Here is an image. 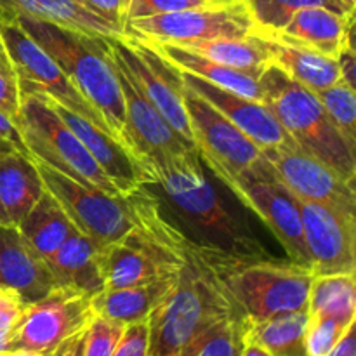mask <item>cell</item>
<instances>
[{"instance_id":"cell-3","label":"cell","mask_w":356,"mask_h":356,"mask_svg":"<svg viewBox=\"0 0 356 356\" xmlns=\"http://www.w3.org/2000/svg\"><path fill=\"white\" fill-rule=\"evenodd\" d=\"M10 19H16L54 59L80 94L103 115L110 125L111 134L127 146L124 96L108 47V38L90 37L82 31L26 16H14Z\"/></svg>"},{"instance_id":"cell-37","label":"cell","mask_w":356,"mask_h":356,"mask_svg":"<svg viewBox=\"0 0 356 356\" xmlns=\"http://www.w3.org/2000/svg\"><path fill=\"white\" fill-rule=\"evenodd\" d=\"M24 301L16 291L0 287V353L10 351L14 332L23 315Z\"/></svg>"},{"instance_id":"cell-19","label":"cell","mask_w":356,"mask_h":356,"mask_svg":"<svg viewBox=\"0 0 356 356\" xmlns=\"http://www.w3.org/2000/svg\"><path fill=\"white\" fill-rule=\"evenodd\" d=\"M353 21L355 14L344 16L325 7H302L280 31L266 37L305 45L330 58H337L344 45H355Z\"/></svg>"},{"instance_id":"cell-40","label":"cell","mask_w":356,"mask_h":356,"mask_svg":"<svg viewBox=\"0 0 356 356\" xmlns=\"http://www.w3.org/2000/svg\"><path fill=\"white\" fill-rule=\"evenodd\" d=\"M0 149H10V152H17L21 155L28 156L33 160L31 153L28 152L26 145H24L21 132L17 125L14 124L13 118L7 117L3 111H0ZM35 162V160H33Z\"/></svg>"},{"instance_id":"cell-10","label":"cell","mask_w":356,"mask_h":356,"mask_svg":"<svg viewBox=\"0 0 356 356\" xmlns=\"http://www.w3.org/2000/svg\"><path fill=\"white\" fill-rule=\"evenodd\" d=\"M254 33H257L256 23L243 0L222 6L207 3L156 16L136 17L124 23V37L176 45L216 38H242Z\"/></svg>"},{"instance_id":"cell-35","label":"cell","mask_w":356,"mask_h":356,"mask_svg":"<svg viewBox=\"0 0 356 356\" xmlns=\"http://www.w3.org/2000/svg\"><path fill=\"white\" fill-rule=\"evenodd\" d=\"M350 325H343L337 320L325 318V316H309L308 330H306L308 356H327Z\"/></svg>"},{"instance_id":"cell-27","label":"cell","mask_w":356,"mask_h":356,"mask_svg":"<svg viewBox=\"0 0 356 356\" xmlns=\"http://www.w3.org/2000/svg\"><path fill=\"white\" fill-rule=\"evenodd\" d=\"M17 232L33 256L47 261L75 232V226L72 225L56 198L45 190L37 204L17 225Z\"/></svg>"},{"instance_id":"cell-16","label":"cell","mask_w":356,"mask_h":356,"mask_svg":"<svg viewBox=\"0 0 356 356\" xmlns=\"http://www.w3.org/2000/svg\"><path fill=\"white\" fill-rule=\"evenodd\" d=\"M42 99V97H40ZM47 101V99H44ZM61 120L73 131V134L83 143L87 152L92 155L97 165L101 167L108 179L115 184L122 197H127L132 191L141 186L155 184V174L127 148L122 145L117 138L108 132L101 131L89 120L82 118L73 111L65 110L59 104L47 101Z\"/></svg>"},{"instance_id":"cell-44","label":"cell","mask_w":356,"mask_h":356,"mask_svg":"<svg viewBox=\"0 0 356 356\" xmlns=\"http://www.w3.org/2000/svg\"><path fill=\"white\" fill-rule=\"evenodd\" d=\"M86 330V329H83ZM83 330L73 334L72 337L63 341L49 356H82L83 353Z\"/></svg>"},{"instance_id":"cell-14","label":"cell","mask_w":356,"mask_h":356,"mask_svg":"<svg viewBox=\"0 0 356 356\" xmlns=\"http://www.w3.org/2000/svg\"><path fill=\"white\" fill-rule=\"evenodd\" d=\"M183 99L204 167L242 174L261 159V148L249 136L184 83Z\"/></svg>"},{"instance_id":"cell-42","label":"cell","mask_w":356,"mask_h":356,"mask_svg":"<svg viewBox=\"0 0 356 356\" xmlns=\"http://www.w3.org/2000/svg\"><path fill=\"white\" fill-rule=\"evenodd\" d=\"M336 59H337V66H339L341 80L355 89V66H356L355 45L351 44L344 45V47L341 49L339 54H337Z\"/></svg>"},{"instance_id":"cell-7","label":"cell","mask_w":356,"mask_h":356,"mask_svg":"<svg viewBox=\"0 0 356 356\" xmlns=\"http://www.w3.org/2000/svg\"><path fill=\"white\" fill-rule=\"evenodd\" d=\"M35 165L44 188L61 205L76 232L97 245L118 242L139 222L138 190L127 197H111L97 188L89 190L37 160Z\"/></svg>"},{"instance_id":"cell-21","label":"cell","mask_w":356,"mask_h":356,"mask_svg":"<svg viewBox=\"0 0 356 356\" xmlns=\"http://www.w3.org/2000/svg\"><path fill=\"white\" fill-rule=\"evenodd\" d=\"M101 249L94 240L75 232L65 243L45 261L56 287L94 298L104 291V277L101 270Z\"/></svg>"},{"instance_id":"cell-11","label":"cell","mask_w":356,"mask_h":356,"mask_svg":"<svg viewBox=\"0 0 356 356\" xmlns=\"http://www.w3.org/2000/svg\"><path fill=\"white\" fill-rule=\"evenodd\" d=\"M108 45L115 58L125 70L138 89L148 97L149 103L160 111L170 127L191 146L195 145L190 118L183 99V82L179 72L172 65L160 58L145 42L131 37L108 38Z\"/></svg>"},{"instance_id":"cell-28","label":"cell","mask_w":356,"mask_h":356,"mask_svg":"<svg viewBox=\"0 0 356 356\" xmlns=\"http://www.w3.org/2000/svg\"><path fill=\"white\" fill-rule=\"evenodd\" d=\"M184 49L204 54L221 65L245 72L259 79L263 70L271 65V54L268 49L266 38L259 33L242 38H216V40L190 42L181 45Z\"/></svg>"},{"instance_id":"cell-25","label":"cell","mask_w":356,"mask_h":356,"mask_svg":"<svg viewBox=\"0 0 356 356\" xmlns=\"http://www.w3.org/2000/svg\"><path fill=\"white\" fill-rule=\"evenodd\" d=\"M176 277L177 273L148 282V284L99 292L90 299L92 313L124 323V325L145 322L148 320L149 313L165 299L170 289L174 287Z\"/></svg>"},{"instance_id":"cell-33","label":"cell","mask_w":356,"mask_h":356,"mask_svg":"<svg viewBox=\"0 0 356 356\" xmlns=\"http://www.w3.org/2000/svg\"><path fill=\"white\" fill-rule=\"evenodd\" d=\"M124 323L92 315L89 325L83 330L82 356H111L124 334Z\"/></svg>"},{"instance_id":"cell-5","label":"cell","mask_w":356,"mask_h":356,"mask_svg":"<svg viewBox=\"0 0 356 356\" xmlns=\"http://www.w3.org/2000/svg\"><path fill=\"white\" fill-rule=\"evenodd\" d=\"M263 103L270 108L298 148L322 160L341 179L355 186L356 148L334 127L313 90L292 80L277 65L259 75Z\"/></svg>"},{"instance_id":"cell-29","label":"cell","mask_w":356,"mask_h":356,"mask_svg":"<svg viewBox=\"0 0 356 356\" xmlns=\"http://www.w3.org/2000/svg\"><path fill=\"white\" fill-rule=\"evenodd\" d=\"M308 309L282 313L261 322L249 320L247 337L266 348L273 356H308Z\"/></svg>"},{"instance_id":"cell-26","label":"cell","mask_w":356,"mask_h":356,"mask_svg":"<svg viewBox=\"0 0 356 356\" xmlns=\"http://www.w3.org/2000/svg\"><path fill=\"white\" fill-rule=\"evenodd\" d=\"M261 37L266 38L271 63L284 70L292 80L305 86L306 89L318 92L341 80L336 58H330L305 45L282 42L266 35H261Z\"/></svg>"},{"instance_id":"cell-48","label":"cell","mask_w":356,"mask_h":356,"mask_svg":"<svg viewBox=\"0 0 356 356\" xmlns=\"http://www.w3.org/2000/svg\"><path fill=\"white\" fill-rule=\"evenodd\" d=\"M209 3H214V6H222V3H232L236 2V0H207Z\"/></svg>"},{"instance_id":"cell-9","label":"cell","mask_w":356,"mask_h":356,"mask_svg":"<svg viewBox=\"0 0 356 356\" xmlns=\"http://www.w3.org/2000/svg\"><path fill=\"white\" fill-rule=\"evenodd\" d=\"M211 170L247 209H250L270 228L292 263L312 268L296 198L273 176L263 155L242 174H229L221 169Z\"/></svg>"},{"instance_id":"cell-13","label":"cell","mask_w":356,"mask_h":356,"mask_svg":"<svg viewBox=\"0 0 356 356\" xmlns=\"http://www.w3.org/2000/svg\"><path fill=\"white\" fill-rule=\"evenodd\" d=\"M273 176L296 198L318 202L329 207L356 216V195L353 184L341 179L336 170L302 152L296 145H277L261 149Z\"/></svg>"},{"instance_id":"cell-38","label":"cell","mask_w":356,"mask_h":356,"mask_svg":"<svg viewBox=\"0 0 356 356\" xmlns=\"http://www.w3.org/2000/svg\"><path fill=\"white\" fill-rule=\"evenodd\" d=\"M19 104L21 90L16 72L7 52H2L0 54V111L13 118L16 125L19 120Z\"/></svg>"},{"instance_id":"cell-49","label":"cell","mask_w":356,"mask_h":356,"mask_svg":"<svg viewBox=\"0 0 356 356\" xmlns=\"http://www.w3.org/2000/svg\"><path fill=\"white\" fill-rule=\"evenodd\" d=\"M2 52H6V49H3V44H2V40H0V54H2Z\"/></svg>"},{"instance_id":"cell-45","label":"cell","mask_w":356,"mask_h":356,"mask_svg":"<svg viewBox=\"0 0 356 356\" xmlns=\"http://www.w3.org/2000/svg\"><path fill=\"white\" fill-rule=\"evenodd\" d=\"M240 356H273V355H271L266 348L261 346L259 343H256V341L247 337V343L245 346H243V351Z\"/></svg>"},{"instance_id":"cell-24","label":"cell","mask_w":356,"mask_h":356,"mask_svg":"<svg viewBox=\"0 0 356 356\" xmlns=\"http://www.w3.org/2000/svg\"><path fill=\"white\" fill-rule=\"evenodd\" d=\"M145 44L149 45L160 58L165 59L179 72L191 73V75L200 76L221 89L232 90L240 96L263 103V89H261L259 79L256 76L232 68V66L221 65L207 56L198 54L190 49L181 47V45L165 44V42H145Z\"/></svg>"},{"instance_id":"cell-46","label":"cell","mask_w":356,"mask_h":356,"mask_svg":"<svg viewBox=\"0 0 356 356\" xmlns=\"http://www.w3.org/2000/svg\"><path fill=\"white\" fill-rule=\"evenodd\" d=\"M330 2L336 6V9L339 10L341 14H355V7H356V0H330Z\"/></svg>"},{"instance_id":"cell-39","label":"cell","mask_w":356,"mask_h":356,"mask_svg":"<svg viewBox=\"0 0 356 356\" xmlns=\"http://www.w3.org/2000/svg\"><path fill=\"white\" fill-rule=\"evenodd\" d=\"M146 351H148V323L145 320V322L125 325L124 334L111 356H146Z\"/></svg>"},{"instance_id":"cell-8","label":"cell","mask_w":356,"mask_h":356,"mask_svg":"<svg viewBox=\"0 0 356 356\" xmlns=\"http://www.w3.org/2000/svg\"><path fill=\"white\" fill-rule=\"evenodd\" d=\"M0 40L13 63L21 94L52 101L111 134L110 125L103 115L80 94L66 73L56 65L54 59L23 30L16 19H0Z\"/></svg>"},{"instance_id":"cell-43","label":"cell","mask_w":356,"mask_h":356,"mask_svg":"<svg viewBox=\"0 0 356 356\" xmlns=\"http://www.w3.org/2000/svg\"><path fill=\"white\" fill-rule=\"evenodd\" d=\"M327 356H356V337H355V322L344 330L336 346L327 353Z\"/></svg>"},{"instance_id":"cell-17","label":"cell","mask_w":356,"mask_h":356,"mask_svg":"<svg viewBox=\"0 0 356 356\" xmlns=\"http://www.w3.org/2000/svg\"><path fill=\"white\" fill-rule=\"evenodd\" d=\"M110 54L115 63L118 83H120L122 96H124L125 138H127L129 149L141 162L146 156L160 152L179 153L184 149H195L170 127L169 122L149 103L148 97L138 89V86L132 82L131 76L125 73L118 59L115 58L111 47ZM195 152H198V149H195Z\"/></svg>"},{"instance_id":"cell-30","label":"cell","mask_w":356,"mask_h":356,"mask_svg":"<svg viewBox=\"0 0 356 356\" xmlns=\"http://www.w3.org/2000/svg\"><path fill=\"white\" fill-rule=\"evenodd\" d=\"M308 315L325 316L350 325L356 316L355 273L315 275L308 298Z\"/></svg>"},{"instance_id":"cell-1","label":"cell","mask_w":356,"mask_h":356,"mask_svg":"<svg viewBox=\"0 0 356 356\" xmlns=\"http://www.w3.org/2000/svg\"><path fill=\"white\" fill-rule=\"evenodd\" d=\"M240 315L242 309L197 243L186 238L176 284L146 320V356H197L226 322Z\"/></svg>"},{"instance_id":"cell-18","label":"cell","mask_w":356,"mask_h":356,"mask_svg":"<svg viewBox=\"0 0 356 356\" xmlns=\"http://www.w3.org/2000/svg\"><path fill=\"white\" fill-rule=\"evenodd\" d=\"M179 76L184 86L195 90L219 113L225 115L243 134L249 136L261 149L277 145H296L291 136L282 127L280 122L277 120V117L271 113L270 108L261 101L249 99V97L240 96L232 90L221 89V87L214 86L200 76L191 75V73L179 72Z\"/></svg>"},{"instance_id":"cell-2","label":"cell","mask_w":356,"mask_h":356,"mask_svg":"<svg viewBox=\"0 0 356 356\" xmlns=\"http://www.w3.org/2000/svg\"><path fill=\"white\" fill-rule=\"evenodd\" d=\"M143 163L155 174V184L174 211L195 233V243L236 257L270 259L252 229L219 197L218 190L204 172L200 153L160 152L143 159Z\"/></svg>"},{"instance_id":"cell-6","label":"cell","mask_w":356,"mask_h":356,"mask_svg":"<svg viewBox=\"0 0 356 356\" xmlns=\"http://www.w3.org/2000/svg\"><path fill=\"white\" fill-rule=\"evenodd\" d=\"M17 129L33 160L65 174L89 190L97 188L111 197H122L83 143L47 101L21 94Z\"/></svg>"},{"instance_id":"cell-20","label":"cell","mask_w":356,"mask_h":356,"mask_svg":"<svg viewBox=\"0 0 356 356\" xmlns=\"http://www.w3.org/2000/svg\"><path fill=\"white\" fill-rule=\"evenodd\" d=\"M0 287L16 291L24 305L44 298L56 287L45 261L28 250L17 228L0 226Z\"/></svg>"},{"instance_id":"cell-23","label":"cell","mask_w":356,"mask_h":356,"mask_svg":"<svg viewBox=\"0 0 356 356\" xmlns=\"http://www.w3.org/2000/svg\"><path fill=\"white\" fill-rule=\"evenodd\" d=\"M44 191L33 160L0 149V226L17 228Z\"/></svg>"},{"instance_id":"cell-36","label":"cell","mask_w":356,"mask_h":356,"mask_svg":"<svg viewBox=\"0 0 356 356\" xmlns=\"http://www.w3.org/2000/svg\"><path fill=\"white\" fill-rule=\"evenodd\" d=\"M207 3V0H122V24L136 17L156 16Z\"/></svg>"},{"instance_id":"cell-4","label":"cell","mask_w":356,"mask_h":356,"mask_svg":"<svg viewBox=\"0 0 356 356\" xmlns=\"http://www.w3.org/2000/svg\"><path fill=\"white\" fill-rule=\"evenodd\" d=\"M198 249L243 315L252 322L308 309L309 289L315 277L309 266L271 257H236L202 245Z\"/></svg>"},{"instance_id":"cell-15","label":"cell","mask_w":356,"mask_h":356,"mask_svg":"<svg viewBox=\"0 0 356 356\" xmlns=\"http://www.w3.org/2000/svg\"><path fill=\"white\" fill-rule=\"evenodd\" d=\"M296 204L301 214L313 273H355L356 216L301 198H296Z\"/></svg>"},{"instance_id":"cell-47","label":"cell","mask_w":356,"mask_h":356,"mask_svg":"<svg viewBox=\"0 0 356 356\" xmlns=\"http://www.w3.org/2000/svg\"><path fill=\"white\" fill-rule=\"evenodd\" d=\"M0 356H45V355H37V353H26V351H3Z\"/></svg>"},{"instance_id":"cell-32","label":"cell","mask_w":356,"mask_h":356,"mask_svg":"<svg viewBox=\"0 0 356 356\" xmlns=\"http://www.w3.org/2000/svg\"><path fill=\"white\" fill-rule=\"evenodd\" d=\"M334 127L356 148V90L343 80L315 92Z\"/></svg>"},{"instance_id":"cell-12","label":"cell","mask_w":356,"mask_h":356,"mask_svg":"<svg viewBox=\"0 0 356 356\" xmlns=\"http://www.w3.org/2000/svg\"><path fill=\"white\" fill-rule=\"evenodd\" d=\"M89 296L65 287H54L44 298L23 308L10 351L49 356L65 339L80 332L92 318Z\"/></svg>"},{"instance_id":"cell-31","label":"cell","mask_w":356,"mask_h":356,"mask_svg":"<svg viewBox=\"0 0 356 356\" xmlns=\"http://www.w3.org/2000/svg\"><path fill=\"white\" fill-rule=\"evenodd\" d=\"M243 2L256 23L259 35H271L280 31L302 7H325L341 14L330 0H243Z\"/></svg>"},{"instance_id":"cell-41","label":"cell","mask_w":356,"mask_h":356,"mask_svg":"<svg viewBox=\"0 0 356 356\" xmlns=\"http://www.w3.org/2000/svg\"><path fill=\"white\" fill-rule=\"evenodd\" d=\"M89 10L101 16L103 19L124 28L122 24V0H79Z\"/></svg>"},{"instance_id":"cell-34","label":"cell","mask_w":356,"mask_h":356,"mask_svg":"<svg viewBox=\"0 0 356 356\" xmlns=\"http://www.w3.org/2000/svg\"><path fill=\"white\" fill-rule=\"evenodd\" d=\"M247 327L249 318L245 315L235 316L205 343L197 356H240L247 343Z\"/></svg>"},{"instance_id":"cell-22","label":"cell","mask_w":356,"mask_h":356,"mask_svg":"<svg viewBox=\"0 0 356 356\" xmlns=\"http://www.w3.org/2000/svg\"><path fill=\"white\" fill-rule=\"evenodd\" d=\"M14 16L47 21L90 37H124V28L103 19L79 0H0V19H10Z\"/></svg>"}]
</instances>
